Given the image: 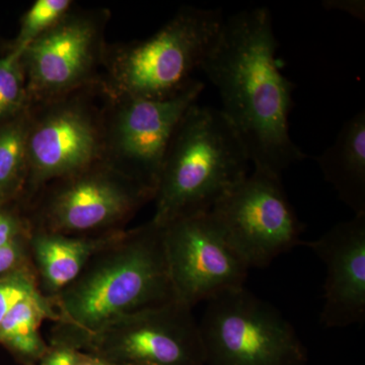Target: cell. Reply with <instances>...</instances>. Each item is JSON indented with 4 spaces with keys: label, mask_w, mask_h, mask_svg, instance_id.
Masks as SVG:
<instances>
[{
    "label": "cell",
    "mask_w": 365,
    "mask_h": 365,
    "mask_svg": "<svg viewBox=\"0 0 365 365\" xmlns=\"http://www.w3.org/2000/svg\"><path fill=\"white\" fill-rule=\"evenodd\" d=\"M277 48L267 7L240 11L225 21L200 69L220 93V111L255 169L281 176L307 155L290 136L295 86L281 72Z\"/></svg>",
    "instance_id": "cell-1"
},
{
    "label": "cell",
    "mask_w": 365,
    "mask_h": 365,
    "mask_svg": "<svg viewBox=\"0 0 365 365\" xmlns=\"http://www.w3.org/2000/svg\"><path fill=\"white\" fill-rule=\"evenodd\" d=\"M174 299L163 227L150 220L123 230L53 297L58 319L50 344L79 351L88 337L117 319Z\"/></svg>",
    "instance_id": "cell-2"
},
{
    "label": "cell",
    "mask_w": 365,
    "mask_h": 365,
    "mask_svg": "<svg viewBox=\"0 0 365 365\" xmlns=\"http://www.w3.org/2000/svg\"><path fill=\"white\" fill-rule=\"evenodd\" d=\"M250 158L222 113L194 104L172 137L160 170L153 222L208 212L250 174Z\"/></svg>",
    "instance_id": "cell-3"
},
{
    "label": "cell",
    "mask_w": 365,
    "mask_h": 365,
    "mask_svg": "<svg viewBox=\"0 0 365 365\" xmlns=\"http://www.w3.org/2000/svg\"><path fill=\"white\" fill-rule=\"evenodd\" d=\"M225 21L220 9L185 6L150 37L108 44L103 96L160 100L177 95L194 81Z\"/></svg>",
    "instance_id": "cell-4"
},
{
    "label": "cell",
    "mask_w": 365,
    "mask_h": 365,
    "mask_svg": "<svg viewBox=\"0 0 365 365\" xmlns=\"http://www.w3.org/2000/svg\"><path fill=\"white\" fill-rule=\"evenodd\" d=\"M153 198L151 190L102 160L48 182L26 209L32 232L101 235L126 230Z\"/></svg>",
    "instance_id": "cell-5"
},
{
    "label": "cell",
    "mask_w": 365,
    "mask_h": 365,
    "mask_svg": "<svg viewBox=\"0 0 365 365\" xmlns=\"http://www.w3.org/2000/svg\"><path fill=\"white\" fill-rule=\"evenodd\" d=\"M206 302L199 322L205 365H307L306 346L270 302L245 287Z\"/></svg>",
    "instance_id": "cell-6"
},
{
    "label": "cell",
    "mask_w": 365,
    "mask_h": 365,
    "mask_svg": "<svg viewBox=\"0 0 365 365\" xmlns=\"http://www.w3.org/2000/svg\"><path fill=\"white\" fill-rule=\"evenodd\" d=\"M100 86L29 106L26 204L48 182L103 160Z\"/></svg>",
    "instance_id": "cell-7"
},
{
    "label": "cell",
    "mask_w": 365,
    "mask_h": 365,
    "mask_svg": "<svg viewBox=\"0 0 365 365\" xmlns=\"http://www.w3.org/2000/svg\"><path fill=\"white\" fill-rule=\"evenodd\" d=\"M204 90L194 79L160 100H107L103 109V162L155 194L160 170L178 125Z\"/></svg>",
    "instance_id": "cell-8"
},
{
    "label": "cell",
    "mask_w": 365,
    "mask_h": 365,
    "mask_svg": "<svg viewBox=\"0 0 365 365\" xmlns=\"http://www.w3.org/2000/svg\"><path fill=\"white\" fill-rule=\"evenodd\" d=\"M250 269L268 267L280 255L302 245L304 225L281 176L255 169L209 210Z\"/></svg>",
    "instance_id": "cell-9"
},
{
    "label": "cell",
    "mask_w": 365,
    "mask_h": 365,
    "mask_svg": "<svg viewBox=\"0 0 365 365\" xmlns=\"http://www.w3.org/2000/svg\"><path fill=\"white\" fill-rule=\"evenodd\" d=\"M107 9H73L21 53L30 105L100 86Z\"/></svg>",
    "instance_id": "cell-10"
},
{
    "label": "cell",
    "mask_w": 365,
    "mask_h": 365,
    "mask_svg": "<svg viewBox=\"0 0 365 365\" xmlns=\"http://www.w3.org/2000/svg\"><path fill=\"white\" fill-rule=\"evenodd\" d=\"M79 351L123 365H205L199 322L177 299L117 319Z\"/></svg>",
    "instance_id": "cell-11"
},
{
    "label": "cell",
    "mask_w": 365,
    "mask_h": 365,
    "mask_svg": "<svg viewBox=\"0 0 365 365\" xmlns=\"http://www.w3.org/2000/svg\"><path fill=\"white\" fill-rule=\"evenodd\" d=\"M163 227L175 299L193 309L245 287L250 268L210 213L182 216Z\"/></svg>",
    "instance_id": "cell-12"
},
{
    "label": "cell",
    "mask_w": 365,
    "mask_h": 365,
    "mask_svg": "<svg viewBox=\"0 0 365 365\" xmlns=\"http://www.w3.org/2000/svg\"><path fill=\"white\" fill-rule=\"evenodd\" d=\"M326 268L322 325L342 329L365 319V215L331 227L314 241L302 242Z\"/></svg>",
    "instance_id": "cell-13"
},
{
    "label": "cell",
    "mask_w": 365,
    "mask_h": 365,
    "mask_svg": "<svg viewBox=\"0 0 365 365\" xmlns=\"http://www.w3.org/2000/svg\"><path fill=\"white\" fill-rule=\"evenodd\" d=\"M122 232L67 235L33 230L30 249L40 292L50 299L63 292L78 279L91 259Z\"/></svg>",
    "instance_id": "cell-14"
},
{
    "label": "cell",
    "mask_w": 365,
    "mask_h": 365,
    "mask_svg": "<svg viewBox=\"0 0 365 365\" xmlns=\"http://www.w3.org/2000/svg\"><path fill=\"white\" fill-rule=\"evenodd\" d=\"M319 170L354 215H365V111L345 122L332 145L317 158Z\"/></svg>",
    "instance_id": "cell-15"
},
{
    "label": "cell",
    "mask_w": 365,
    "mask_h": 365,
    "mask_svg": "<svg viewBox=\"0 0 365 365\" xmlns=\"http://www.w3.org/2000/svg\"><path fill=\"white\" fill-rule=\"evenodd\" d=\"M57 319L52 299L37 292L19 304L1 322L0 344L21 364L36 365L49 348L40 327L45 319L56 323Z\"/></svg>",
    "instance_id": "cell-16"
},
{
    "label": "cell",
    "mask_w": 365,
    "mask_h": 365,
    "mask_svg": "<svg viewBox=\"0 0 365 365\" xmlns=\"http://www.w3.org/2000/svg\"><path fill=\"white\" fill-rule=\"evenodd\" d=\"M28 110L0 124V202L21 201L23 197L28 178Z\"/></svg>",
    "instance_id": "cell-17"
},
{
    "label": "cell",
    "mask_w": 365,
    "mask_h": 365,
    "mask_svg": "<svg viewBox=\"0 0 365 365\" xmlns=\"http://www.w3.org/2000/svg\"><path fill=\"white\" fill-rule=\"evenodd\" d=\"M29 106L21 53L9 46L0 56V124L24 114Z\"/></svg>",
    "instance_id": "cell-18"
},
{
    "label": "cell",
    "mask_w": 365,
    "mask_h": 365,
    "mask_svg": "<svg viewBox=\"0 0 365 365\" xmlns=\"http://www.w3.org/2000/svg\"><path fill=\"white\" fill-rule=\"evenodd\" d=\"M74 7L71 0H36L21 16L20 31L11 44L23 53L31 43L57 25Z\"/></svg>",
    "instance_id": "cell-19"
},
{
    "label": "cell",
    "mask_w": 365,
    "mask_h": 365,
    "mask_svg": "<svg viewBox=\"0 0 365 365\" xmlns=\"http://www.w3.org/2000/svg\"><path fill=\"white\" fill-rule=\"evenodd\" d=\"M39 292L34 266L19 269L0 277V324L19 304Z\"/></svg>",
    "instance_id": "cell-20"
},
{
    "label": "cell",
    "mask_w": 365,
    "mask_h": 365,
    "mask_svg": "<svg viewBox=\"0 0 365 365\" xmlns=\"http://www.w3.org/2000/svg\"><path fill=\"white\" fill-rule=\"evenodd\" d=\"M31 235L32 225L25 204L21 201L0 202V248Z\"/></svg>",
    "instance_id": "cell-21"
},
{
    "label": "cell",
    "mask_w": 365,
    "mask_h": 365,
    "mask_svg": "<svg viewBox=\"0 0 365 365\" xmlns=\"http://www.w3.org/2000/svg\"><path fill=\"white\" fill-rule=\"evenodd\" d=\"M30 237H23L0 248V277L33 265Z\"/></svg>",
    "instance_id": "cell-22"
},
{
    "label": "cell",
    "mask_w": 365,
    "mask_h": 365,
    "mask_svg": "<svg viewBox=\"0 0 365 365\" xmlns=\"http://www.w3.org/2000/svg\"><path fill=\"white\" fill-rule=\"evenodd\" d=\"M78 350L64 345L49 344L47 352L36 365H78Z\"/></svg>",
    "instance_id": "cell-23"
},
{
    "label": "cell",
    "mask_w": 365,
    "mask_h": 365,
    "mask_svg": "<svg viewBox=\"0 0 365 365\" xmlns=\"http://www.w3.org/2000/svg\"><path fill=\"white\" fill-rule=\"evenodd\" d=\"M324 6L331 9H340V11H345L352 14L355 18H359L360 20H364V1H326L324 2Z\"/></svg>",
    "instance_id": "cell-24"
},
{
    "label": "cell",
    "mask_w": 365,
    "mask_h": 365,
    "mask_svg": "<svg viewBox=\"0 0 365 365\" xmlns=\"http://www.w3.org/2000/svg\"><path fill=\"white\" fill-rule=\"evenodd\" d=\"M78 365H123L116 364V362L110 361V360L97 356V355L91 354L83 351H78Z\"/></svg>",
    "instance_id": "cell-25"
}]
</instances>
